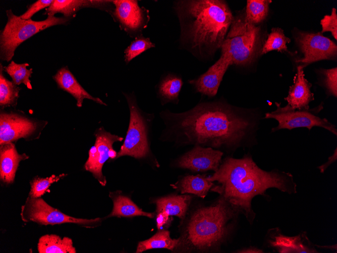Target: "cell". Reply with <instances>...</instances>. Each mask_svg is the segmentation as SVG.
<instances>
[{
	"mask_svg": "<svg viewBox=\"0 0 337 253\" xmlns=\"http://www.w3.org/2000/svg\"><path fill=\"white\" fill-rule=\"evenodd\" d=\"M223 153L210 147L196 145L175 162L177 167L187 169L194 172H214L218 169Z\"/></svg>",
	"mask_w": 337,
	"mask_h": 253,
	"instance_id": "cell-13",
	"label": "cell"
},
{
	"mask_svg": "<svg viewBox=\"0 0 337 253\" xmlns=\"http://www.w3.org/2000/svg\"><path fill=\"white\" fill-rule=\"evenodd\" d=\"M176 9L181 25V38L192 48L213 52L221 47L234 19L224 1H181Z\"/></svg>",
	"mask_w": 337,
	"mask_h": 253,
	"instance_id": "cell-3",
	"label": "cell"
},
{
	"mask_svg": "<svg viewBox=\"0 0 337 253\" xmlns=\"http://www.w3.org/2000/svg\"><path fill=\"white\" fill-rule=\"evenodd\" d=\"M8 21L0 35L1 58L9 62L14 55L17 47L25 40L37 33L51 26L66 23L68 19L48 15L40 21L31 19L23 20L13 14L11 10L6 11Z\"/></svg>",
	"mask_w": 337,
	"mask_h": 253,
	"instance_id": "cell-6",
	"label": "cell"
},
{
	"mask_svg": "<svg viewBox=\"0 0 337 253\" xmlns=\"http://www.w3.org/2000/svg\"><path fill=\"white\" fill-rule=\"evenodd\" d=\"M65 175L64 174L59 176L52 175L49 177L34 179L30 182L31 188L29 196L34 198L40 197L46 191L51 184L58 181Z\"/></svg>",
	"mask_w": 337,
	"mask_h": 253,
	"instance_id": "cell-32",
	"label": "cell"
},
{
	"mask_svg": "<svg viewBox=\"0 0 337 253\" xmlns=\"http://www.w3.org/2000/svg\"><path fill=\"white\" fill-rule=\"evenodd\" d=\"M164 134L181 143L234 148L254 135L257 120L220 102L202 103L181 113L163 111Z\"/></svg>",
	"mask_w": 337,
	"mask_h": 253,
	"instance_id": "cell-1",
	"label": "cell"
},
{
	"mask_svg": "<svg viewBox=\"0 0 337 253\" xmlns=\"http://www.w3.org/2000/svg\"><path fill=\"white\" fill-rule=\"evenodd\" d=\"M230 31L221 45V54L232 64H249L256 57L259 47L260 27L247 22L245 17L234 18Z\"/></svg>",
	"mask_w": 337,
	"mask_h": 253,
	"instance_id": "cell-5",
	"label": "cell"
},
{
	"mask_svg": "<svg viewBox=\"0 0 337 253\" xmlns=\"http://www.w3.org/2000/svg\"><path fill=\"white\" fill-rule=\"evenodd\" d=\"M322 27L321 33L329 31L333 37L337 39V15L336 9L333 8L330 15H325L320 21Z\"/></svg>",
	"mask_w": 337,
	"mask_h": 253,
	"instance_id": "cell-33",
	"label": "cell"
},
{
	"mask_svg": "<svg viewBox=\"0 0 337 253\" xmlns=\"http://www.w3.org/2000/svg\"><path fill=\"white\" fill-rule=\"evenodd\" d=\"M29 157L26 154H19L14 143H7L0 147V178L7 184L13 182L17 169L21 161Z\"/></svg>",
	"mask_w": 337,
	"mask_h": 253,
	"instance_id": "cell-17",
	"label": "cell"
},
{
	"mask_svg": "<svg viewBox=\"0 0 337 253\" xmlns=\"http://www.w3.org/2000/svg\"><path fill=\"white\" fill-rule=\"evenodd\" d=\"M239 211L223 197L196 208L188 218L176 249L182 251H218L229 239Z\"/></svg>",
	"mask_w": 337,
	"mask_h": 253,
	"instance_id": "cell-4",
	"label": "cell"
},
{
	"mask_svg": "<svg viewBox=\"0 0 337 253\" xmlns=\"http://www.w3.org/2000/svg\"><path fill=\"white\" fill-rule=\"evenodd\" d=\"M276 109L265 114V118L274 119L278 124L273 128L272 131L280 129L292 130L296 128H307L310 130L313 127L323 128L336 136V126L326 118H321L313 113V111L293 109L288 105L281 107L275 103Z\"/></svg>",
	"mask_w": 337,
	"mask_h": 253,
	"instance_id": "cell-9",
	"label": "cell"
},
{
	"mask_svg": "<svg viewBox=\"0 0 337 253\" xmlns=\"http://www.w3.org/2000/svg\"><path fill=\"white\" fill-rule=\"evenodd\" d=\"M53 0H39L31 5L28 10L20 17L23 20H29L31 17L39 11L49 7Z\"/></svg>",
	"mask_w": 337,
	"mask_h": 253,
	"instance_id": "cell-35",
	"label": "cell"
},
{
	"mask_svg": "<svg viewBox=\"0 0 337 253\" xmlns=\"http://www.w3.org/2000/svg\"><path fill=\"white\" fill-rule=\"evenodd\" d=\"M53 78L60 88L70 93L76 99L78 107H82L84 99H91L100 105H107L100 98L93 97L87 92L67 67L60 69Z\"/></svg>",
	"mask_w": 337,
	"mask_h": 253,
	"instance_id": "cell-18",
	"label": "cell"
},
{
	"mask_svg": "<svg viewBox=\"0 0 337 253\" xmlns=\"http://www.w3.org/2000/svg\"><path fill=\"white\" fill-rule=\"evenodd\" d=\"M39 253H75L72 240L68 237L62 238L55 234L41 236L37 244Z\"/></svg>",
	"mask_w": 337,
	"mask_h": 253,
	"instance_id": "cell-24",
	"label": "cell"
},
{
	"mask_svg": "<svg viewBox=\"0 0 337 253\" xmlns=\"http://www.w3.org/2000/svg\"><path fill=\"white\" fill-rule=\"evenodd\" d=\"M20 214L24 222H34L44 225L68 223L90 226L101 221L99 218L87 219L70 216L49 206L42 198L30 196L22 206Z\"/></svg>",
	"mask_w": 337,
	"mask_h": 253,
	"instance_id": "cell-8",
	"label": "cell"
},
{
	"mask_svg": "<svg viewBox=\"0 0 337 253\" xmlns=\"http://www.w3.org/2000/svg\"><path fill=\"white\" fill-rule=\"evenodd\" d=\"M156 213V222L158 230H162L164 227H168L173 220L172 217L163 212Z\"/></svg>",
	"mask_w": 337,
	"mask_h": 253,
	"instance_id": "cell-36",
	"label": "cell"
},
{
	"mask_svg": "<svg viewBox=\"0 0 337 253\" xmlns=\"http://www.w3.org/2000/svg\"><path fill=\"white\" fill-rule=\"evenodd\" d=\"M207 178L218 183L210 190L219 194L239 212L244 214L251 223L255 216L251 209V201L256 195L264 194L270 188H276L289 193L296 191V185L291 174L264 171L250 156L241 159H224L217 170Z\"/></svg>",
	"mask_w": 337,
	"mask_h": 253,
	"instance_id": "cell-2",
	"label": "cell"
},
{
	"mask_svg": "<svg viewBox=\"0 0 337 253\" xmlns=\"http://www.w3.org/2000/svg\"><path fill=\"white\" fill-rule=\"evenodd\" d=\"M29 64H17L13 61L6 67L4 70L11 77L13 82L16 85L21 83L25 84L29 89H32V85L29 78L32 74V69H27Z\"/></svg>",
	"mask_w": 337,
	"mask_h": 253,
	"instance_id": "cell-30",
	"label": "cell"
},
{
	"mask_svg": "<svg viewBox=\"0 0 337 253\" xmlns=\"http://www.w3.org/2000/svg\"><path fill=\"white\" fill-rule=\"evenodd\" d=\"M109 196L113 200L114 207L111 213L107 217H131L142 216L153 218L154 213L144 212L128 197L110 193Z\"/></svg>",
	"mask_w": 337,
	"mask_h": 253,
	"instance_id": "cell-23",
	"label": "cell"
},
{
	"mask_svg": "<svg viewBox=\"0 0 337 253\" xmlns=\"http://www.w3.org/2000/svg\"><path fill=\"white\" fill-rule=\"evenodd\" d=\"M269 0H248L247 1L245 18L251 24L256 25L263 21L268 13Z\"/></svg>",
	"mask_w": 337,
	"mask_h": 253,
	"instance_id": "cell-27",
	"label": "cell"
},
{
	"mask_svg": "<svg viewBox=\"0 0 337 253\" xmlns=\"http://www.w3.org/2000/svg\"><path fill=\"white\" fill-rule=\"evenodd\" d=\"M130 111L128 129L123 144L116 159L129 156L142 159L149 155L148 128L149 118L139 108L134 94L124 93Z\"/></svg>",
	"mask_w": 337,
	"mask_h": 253,
	"instance_id": "cell-7",
	"label": "cell"
},
{
	"mask_svg": "<svg viewBox=\"0 0 337 253\" xmlns=\"http://www.w3.org/2000/svg\"><path fill=\"white\" fill-rule=\"evenodd\" d=\"M214 185L205 175H188L184 176L172 186L182 194H192L204 198Z\"/></svg>",
	"mask_w": 337,
	"mask_h": 253,
	"instance_id": "cell-20",
	"label": "cell"
},
{
	"mask_svg": "<svg viewBox=\"0 0 337 253\" xmlns=\"http://www.w3.org/2000/svg\"><path fill=\"white\" fill-rule=\"evenodd\" d=\"M303 68L300 65L297 67L294 83L290 86L288 95L285 98L287 105L293 109L308 110L309 103L314 99L311 91L312 84L305 78Z\"/></svg>",
	"mask_w": 337,
	"mask_h": 253,
	"instance_id": "cell-16",
	"label": "cell"
},
{
	"mask_svg": "<svg viewBox=\"0 0 337 253\" xmlns=\"http://www.w3.org/2000/svg\"><path fill=\"white\" fill-rule=\"evenodd\" d=\"M3 67L1 64L0 105L1 107L14 106L19 97L20 88L13 82L7 79L3 74Z\"/></svg>",
	"mask_w": 337,
	"mask_h": 253,
	"instance_id": "cell-28",
	"label": "cell"
},
{
	"mask_svg": "<svg viewBox=\"0 0 337 253\" xmlns=\"http://www.w3.org/2000/svg\"><path fill=\"white\" fill-rule=\"evenodd\" d=\"M296 40L304 54V57L298 59L296 62L303 68L312 63L322 60L334 59L336 57V45L321 32H300L297 34Z\"/></svg>",
	"mask_w": 337,
	"mask_h": 253,
	"instance_id": "cell-11",
	"label": "cell"
},
{
	"mask_svg": "<svg viewBox=\"0 0 337 253\" xmlns=\"http://www.w3.org/2000/svg\"><path fill=\"white\" fill-rule=\"evenodd\" d=\"M232 65L230 59L221 54L220 58L204 74L197 79L189 81L197 92L212 97L218 91L223 75L229 67Z\"/></svg>",
	"mask_w": 337,
	"mask_h": 253,
	"instance_id": "cell-15",
	"label": "cell"
},
{
	"mask_svg": "<svg viewBox=\"0 0 337 253\" xmlns=\"http://www.w3.org/2000/svg\"><path fill=\"white\" fill-rule=\"evenodd\" d=\"M36 128V123L27 118L12 113H2L0 115V144L26 138Z\"/></svg>",
	"mask_w": 337,
	"mask_h": 253,
	"instance_id": "cell-14",
	"label": "cell"
},
{
	"mask_svg": "<svg viewBox=\"0 0 337 253\" xmlns=\"http://www.w3.org/2000/svg\"><path fill=\"white\" fill-rule=\"evenodd\" d=\"M324 84L329 93L337 96V68L323 70Z\"/></svg>",
	"mask_w": 337,
	"mask_h": 253,
	"instance_id": "cell-34",
	"label": "cell"
},
{
	"mask_svg": "<svg viewBox=\"0 0 337 253\" xmlns=\"http://www.w3.org/2000/svg\"><path fill=\"white\" fill-rule=\"evenodd\" d=\"M178 243L179 239H172L169 231L159 230L149 239L140 241L136 252H142L154 248H165L174 250L176 248Z\"/></svg>",
	"mask_w": 337,
	"mask_h": 253,
	"instance_id": "cell-25",
	"label": "cell"
},
{
	"mask_svg": "<svg viewBox=\"0 0 337 253\" xmlns=\"http://www.w3.org/2000/svg\"><path fill=\"white\" fill-rule=\"evenodd\" d=\"M115 6L114 17L119 23L121 28L131 37L141 35L149 20V11L140 7L137 1H112Z\"/></svg>",
	"mask_w": 337,
	"mask_h": 253,
	"instance_id": "cell-12",
	"label": "cell"
},
{
	"mask_svg": "<svg viewBox=\"0 0 337 253\" xmlns=\"http://www.w3.org/2000/svg\"><path fill=\"white\" fill-rule=\"evenodd\" d=\"M271 246L279 252H317L310 246V242L305 235L289 237L277 234L270 241Z\"/></svg>",
	"mask_w": 337,
	"mask_h": 253,
	"instance_id": "cell-22",
	"label": "cell"
},
{
	"mask_svg": "<svg viewBox=\"0 0 337 253\" xmlns=\"http://www.w3.org/2000/svg\"><path fill=\"white\" fill-rule=\"evenodd\" d=\"M193 196L189 194L170 195L154 199L156 213L163 212L170 216L183 219L187 213Z\"/></svg>",
	"mask_w": 337,
	"mask_h": 253,
	"instance_id": "cell-19",
	"label": "cell"
},
{
	"mask_svg": "<svg viewBox=\"0 0 337 253\" xmlns=\"http://www.w3.org/2000/svg\"><path fill=\"white\" fill-rule=\"evenodd\" d=\"M155 46L149 38L142 35L137 37L125 50V61L128 64L134 58L146 50Z\"/></svg>",
	"mask_w": 337,
	"mask_h": 253,
	"instance_id": "cell-31",
	"label": "cell"
},
{
	"mask_svg": "<svg viewBox=\"0 0 337 253\" xmlns=\"http://www.w3.org/2000/svg\"><path fill=\"white\" fill-rule=\"evenodd\" d=\"M111 2L112 1L54 0L46 9L45 14L54 16L55 14L60 13L68 17L75 14L82 8L101 7Z\"/></svg>",
	"mask_w": 337,
	"mask_h": 253,
	"instance_id": "cell-21",
	"label": "cell"
},
{
	"mask_svg": "<svg viewBox=\"0 0 337 253\" xmlns=\"http://www.w3.org/2000/svg\"><path fill=\"white\" fill-rule=\"evenodd\" d=\"M290 41V39L286 36L283 29L273 28L263 45L261 54L274 50L280 52L287 51V43Z\"/></svg>",
	"mask_w": 337,
	"mask_h": 253,
	"instance_id": "cell-29",
	"label": "cell"
},
{
	"mask_svg": "<svg viewBox=\"0 0 337 253\" xmlns=\"http://www.w3.org/2000/svg\"><path fill=\"white\" fill-rule=\"evenodd\" d=\"M237 252L241 253H260L263 252L261 249H258L254 247H250L246 248H243L237 251Z\"/></svg>",
	"mask_w": 337,
	"mask_h": 253,
	"instance_id": "cell-38",
	"label": "cell"
},
{
	"mask_svg": "<svg viewBox=\"0 0 337 253\" xmlns=\"http://www.w3.org/2000/svg\"><path fill=\"white\" fill-rule=\"evenodd\" d=\"M336 160V148H335L333 154L328 159V161L325 164L319 166L318 168L320 170L321 173H323L326 169Z\"/></svg>",
	"mask_w": 337,
	"mask_h": 253,
	"instance_id": "cell-37",
	"label": "cell"
},
{
	"mask_svg": "<svg viewBox=\"0 0 337 253\" xmlns=\"http://www.w3.org/2000/svg\"><path fill=\"white\" fill-rule=\"evenodd\" d=\"M182 85L183 81L180 77L175 75H168L159 84L158 94L164 103L176 101Z\"/></svg>",
	"mask_w": 337,
	"mask_h": 253,
	"instance_id": "cell-26",
	"label": "cell"
},
{
	"mask_svg": "<svg viewBox=\"0 0 337 253\" xmlns=\"http://www.w3.org/2000/svg\"><path fill=\"white\" fill-rule=\"evenodd\" d=\"M95 136V143L89 151L84 169L91 173L101 185L104 186L106 180L102 172L103 165L108 158L116 159L117 153L113 145L115 142L121 141L123 138L106 131L103 127L96 130Z\"/></svg>",
	"mask_w": 337,
	"mask_h": 253,
	"instance_id": "cell-10",
	"label": "cell"
}]
</instances>
